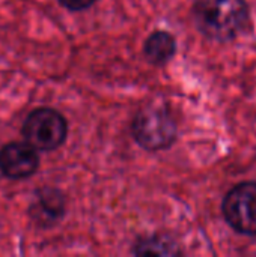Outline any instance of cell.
<instances>
[{"label":"cell","mask_w":256,"mask_h":257,"mask_svg":"<svg viewBox=\"0 0 256 257\" xmlns=\"http://www.w3.org/2000/svg\"><path fill=\"white\" fill-rule=\"evenodd\" d=\"M136 256H178L183 251L178 248L177 242L164 235H152L140 238L131 250Z\"/></svg>","instance_id":"ba28073f"},{"label":"cell","mask_w":256,"mask_h":257,"mask_svg":"<svg viewBox=\"0 0 256 257\" xmlns=\"http://www.w3.org/2000/svg\"><path fill=\"white\" fill-rule=\"evenodd\" d=\"M65 215V197L57 188L44 187L36 191L35 200L30 206V217L36 224L50 227L60 221Z\"/></svg>","instance_id":"8992f818"},{"label":"cell","mask_w":256,"mask_h":257,"mask_svg":"<svg viewBox=\"0 0 256 257\" xmlns=\"http://www.w3.org/2000/svg\"><path fill=\"white\" fill-rule=\"evenodd\" d=\"M143 53L149 63L157 66L166 65L177 53V41L169 32L157 30L145 41Z\"/></svg>","instance_id":"52a82bcc"},{"label":"cell","mask_w":256,"mask_h":257,"mask_svg":"<svg viewBox=\"0 0 256 257\" xmlns=\"http://www.w3.org/2000/svg\"><path fill=\"white\" fill-rule=\"evenodd\" d=\"M226 223L246 236H256V182H241L228 191L222 202Z\"/></svg>","instance_id":"277c9868"},{"label":"cell","mask_w":256,"mask_h":257,"mask_svg":"<svg viewBox=\"0 0 256 257\" xmlns=\"http://www.w3.org/2000/svg\"><path fill=\"white\" fill-rule=\"evenodd\" d=\"M193 18L202 35L228 42L250 30V9L246 0H195Z\"/></svg>","instance_id":"6da1fadb"},{"label":"cell","mask_w":256,"mask_h":257,"mask_svg":"<svg viewBox=\"0 0 256 257\" xmlns=\"http://www.w3.org/2000/svg\"><path fill=\"white\" fill-rule=\"evenodd\" d=\"M59 3L69 11H83L91 8L95 0H59Z\"/></svg>","instance_id":"9c48e42d"},{"label":"cell","mask_w":256,"mask_h":257,"mask_svg":"<svg viewBox=\"0 0 256 257\" xmlns=\"http://www.w3.org/2000/svg\"><path fill=\"white\" fill-rule=\"evenodd\" d=\"M136 143L151 152L169 149L178 137V125L164 105H149L140 110L131 123Z\"/></svg>","instance_id":"7a4b0ae2"},{"label":"cell","mask_w":256,"mask_h":257,"mask_svg":"<svg viewBox=\"0 0 256 257\" xmlns=\"http://www.w3.org/2000/svg\"><path fill=\"white\" fill-rule=\"evenodd\" d=\"M21 134L24 142L36 151H54L65 143L68 136V123L59 111L48 107H41L33 110L26 117Z\"/></svg>","instance_id":"3957f363"},{"label":"cell","mask_w":256,"mask_h":257,"mask_svg":"<svg viewBox=\"0 0 256 257\" xmlns=\"http://www.w3.org/2000/svg\"><path fill=\"white\" fill-rule=\"evenodd\" d=\"M38 167V152L26 142H12L0 149V173L9 179L30 178Z\"/></svg>","instance_id":"5b68a950"}]
</instances>
